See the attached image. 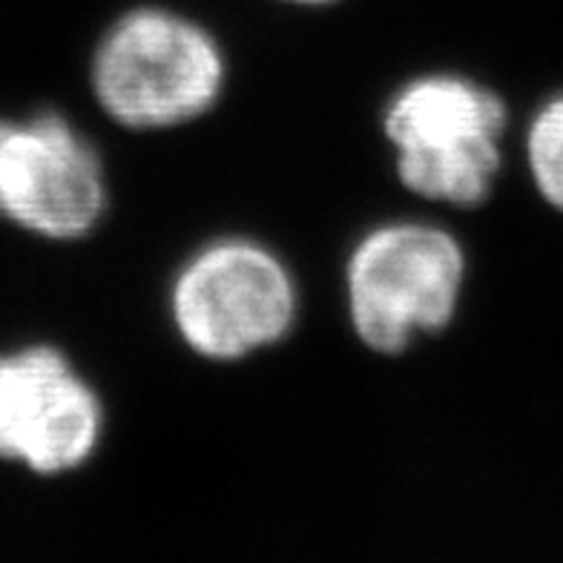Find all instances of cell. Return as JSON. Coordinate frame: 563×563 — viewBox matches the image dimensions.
I'll list each match as a JSON object with an SVG mask.
<instances>
[{"label": "cell", "instance_id": "cell-1", "mask_svg": "<svg viewBox=\"0 0 563 563\" xmlns=\"http://www.w3.org/2000/svg\"><path fill=\"white\" fill-rule=\"evenodd\" d=\"M383 130L411 194L454 208L489 199L506 133L504 98L489 87L463 75H422L388 101Z\"/></svg>", "mask_w": 563, "mask_h": 563}, {"label": "cell", "instance_id": "cell-2", "mask_svg": "<svg viewBox=\"0 0 563 563\" xmlns=\"http://www.w3.org/2000/svg\"><path fill=\"white\" fill-rule=\"evenodd\" d=\"M224 87V55L199 23L167 9H133L104 32L92 58V92L130 130L199 119Z\"/></svg>", "mask_w": 563, "mask_h": 563}, {"label": "cell", "instance_id": "cell-3", "mask_svg": "<svg viewBox=\"0 0 563 563\" xmlns=\"http://www.w3.org/2000/svg\"><path fill=\"white\" fill-rule=\"evenodd\" d=\"M466 253L431 224L371 230L349 262L356 336L377 354H402L420 334H440L457 313Z\"/></svg>", "mask_w": 563, "mask_h": 563}, {"label": "cell", "instance_id": "cell-4", "mask_svg": "<svg viewBox=\"0 0 563 563\" xmlns=\"http://www.w3.org/2000/svg\"><path fill=\"white\" fill-rule=\"evenodd\" d=\"M297 285L267 247L228 239L199 251L173 282L176 331L199 356L230 363L276 345L297 322Z\"/></svg>", "mask_w": 563, "mask_h": 563}, {"label": "cell", "instance_id": "cell-5", "mask_svg": "<svg viewBox=\"0 0 563 563\" xmlns=\"http://www.w3.org/2000/svg\"><path fill=\"white\" fill-rule=\"evenodd\" d=\"M104 210L101 158L67 119H0V216L37 236L73 242L92 233Z\"/></svg>", "mask_w": 563, "mask_h": 563}, {"label": "cell", "instance_id": "cell-6", "mask_svg": "<svg viewBox=\"0 0 563 563\" xmlns=\"http://www.w3.org/2000/svg\"><path fill=\"white\" fill-rule=\"evenodd\" d=\"M98 394L53 349L0 356V457L37 475L81 468L101 443Z\"/></svg>", "mask_w": 563, "mask_h": 563}, {"label": "cell", "instance_id": "cell-7", "mask_svg": "<svg viewBox=\"0 0 563 563\" xmlns=\"http://www.w3.org/2000/svg\"><path fill=\"white\" fill-rule=\"evenodd\" d=\"M527 158L543 199L563 210V96L547 101L529 124Z\"/></svg>", "mask_w": 563, "mask_h": 563}, {"label": "cell", "instance_id": "cell-8", "mask_svg": "<svg viewBox=\"0 0 563 563\" xmlns=\"http://www.w3.org/2000/svg\"><path fill=\"white\" fill-rule=\"evenodd\" d=\"M288 3H305V7H322V3H331V0H288Z\"/></svg>", "mask_w": 563, "mask_h": 563}]
</instances>
